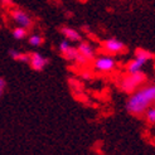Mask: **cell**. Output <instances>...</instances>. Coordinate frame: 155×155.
<instances>
[{
	"label": "cell",
	"instance_id": "cell-2",
	"mask_svg": "<svg viewBox=\"0 0 155 155\" xmlns=\"http://www.w3.org/2000/svg\"><path fill=\"white\" fill-rule=\"evenodd\" d=\"M148 81L145 72L140 71L136 73H127L126 76H124L121 81H120V88L124 91L125 94L131 95L134 91H136L139 87H141L144 83Z\"/></svg>",
	"mask_w": 155,
	"mask_h": 155
},
{
	"label": "cell",
	"instance_id": "cell-13",
	"mask_svg": "<svg viewBox=\"0 0 155 155\" xmlns=\"http://www.w3.org/2000/svg\"><path fill=\"white\" fill-rule=\"evenodd\" d=\"M13 38L14 39H17V41H23V39H25V38L28 37V29L27 28H23V27H15L13 29Z\"/></svg>",
	"mask_w": 155,
	"mask_h": 155
},
{
	"label": "cell",
	"instance_id": "cell-5",
	"mask_svg": "<svg viewBox=\"0 0 155 155\" xmlns=\"http://www.w3.org/2000/svg\"><path fill=\"white\" fill-rule=\"evenodd\" d=\"M10 17L12 19L15 21V24L18 27H23V28H30L33 25V19L32 17L24 10L21 9H13L10 12Z\"/></svg>",
	"mask_w": 155,
	"mask_h": 155
},
{
	"label": "cell",
	"instance_id": "cell-10",
	"mask_svg": "<svg viewBox=\"0 0 155 155\" xmlns=\"http://www.w3.org/2000/svg\"><path fill=\"white\" fill-rule=\"evenodd\" d=\"M9 56L17 62H21V63H28L29 62V53H23L17 49H9Z\"/></svg>",
	"mask_w": 155,
	"mask_h": 155
},
{
	"label": "cell",
	"instance_id": "cell-14",
	"mask_svg": "<svg viewBox=\"0 0 155 155\" xmlns=\"http://www.w3.org/2000/svg\"><path fill=\"white\" fill-rule=\"evenodd\" d=\"M144 117L148 124L155 125V106H150L146 108V111L144 112Z\"/></svg>",
	"mask_w": 155,
	"mask_h": 155
},
{
	"label": "cell",
	"instance_id": "cell-11",
	"mask_svg": "<svg viewBox=\"0 0 155 155\" xmlns=\"http://www.w3.org/2000/svg\"><path fill=\"white\" fill-rule=\"evenodd\" d=\"M135 58L141 59V61H144V62H146V63H148L149 61L154 59V54H153L150 51H148V49L139 48V49L135 51Z\"/></svg>",
	"mask_w": 155,
	"mask_h": 155
},
{
	"label": "cell",
	"instance_id": "cell-16",
	"mask_svg": "<svg viewBox=\"0 0 155 155\" xmlns=\"http://www.w3.org/2000/svg\"><path fill=\"white\" fill-rule=\"evenodd\" d=\"M71 45V42H68L67 39H63L61 43H59V45H58V51H59V53L62 54V53H64L66 51H67V48Z\"/></svg>",
	"mask_w": 155,
	"mask_h": 155
},
{
	"label": "cell",
	"instance_id": "cell-9",
	"mask_svg": "<svg viewBox=\"0 0 155 155\" xmlns=\"http://www.w3.org/2000/svg\"><path fill=\"white\" fill-rule=\"evenodd\" d=\"M146 64V62L141 61V59H137V58H134L127 62L126 64V72L127 73H136V72H140L143 71L144 66Z\"/></svg>",
	"mask_w": 155,
	"mask_h": 155
},
{
	"label": "cell",
	"instance_id": "cell-3",
	"mask_svg": "<svg viewBox=\"0 0 155 155\" xmlns=\"http://www.w3.org/2000/svg\"><path fill=\"white\" fill-rule=\"evenodd\" d=\"M116 66H117V62L114 56L110 54H104V56L94 58V68L100 73H110L116 68Z\"/></svg>",
	"mask_w": 155,
	"mask_h": 155
},
{
	"label": "cell",
	"instance_id": "cell-15",
	"mask_svg": "<svg viewBox=\"0 0 155 155\" xmlns=\"http://www.w3.org/2000/svg\"><path fill=\"white\" fill-rule=\"evenodd\" d=\"M43 37L41 34H32V35H29L28 38V43L32 45V47H41V45L43 44Z\"/></svg>",
	"mask_w": 155,
	"mask_h": 155
},
{
	"label": "cell",
	"instance_id": "cell-17",
	"mask_svg": "<svg viewBox=\"0 0 155 155\" xmlns=\"http://www.w3.org/2000/svg\"><path fill=\"white\" fill-rule=\"evenodd\" d=\"M5 88H6V81H5V78H3V77H0V97L4 95Z\"/></svg>",
	"mask_w": 155,
	"mask_h": 155
},
{
	"label": "cell",
	"instance_id": "cell-6",
	"mask_svg": "<svg viewBox=\"0 0 155 155\" xmlns=\"http://www.w3.org/2000/svg\"><path fill=\"white\" fill-rule=\"evenodd\" d=\"M28 64L30 66V68L35 72H41L43 69L49 64V59L47 57L42 56L41 53L38 52H33V53H29V62Z\"/></svg>",
	"mask_w": 155,
	"mask_h": 155
},
{
	"label": "cell",
	"instance_id": "cell-1",
	"mask_svg": "<svg viewBox=\"0 0 155 155\" xmlns=\"http://www.w3.org/2000/svg\"><path fill=\"white\" fill-rule=\"evenodd\" d=\"M155 102V83L139 87L126 101V111L134 116H143L146 108Z\"/></svg>",
	"mask_w": 155,
	"mask_h": 155
},
{
	"label": "cell",
	"instance_id": "cell-7",
	"mask_svg": "<svg viewBox=\"0 0 155 155\" xmlns=\"http://www.w3.org/2000/svg\"><path fill=\"white\" fill-rule=\"evenodd\" d=\"M61 34L63 35L68 42H72V43H78L82 41V34L71 27H62L61 28Z\"/></svg>",
	"mask_w": 155,
	"mask_h": 155
},
{
	"label": "cell",
	"instance_id": "cell-12",
	"mask_svg": "<svg viewBox=\"0 0 155 155\" xmlns=\"http://www.w3.org/2000/svg\"><path fill=\"white\" fill-rule=\"evenodd\" d=\"M62 56L69 62H76L77 57L80 56V52H78V49H77V47H72V45H69V47L67 48V51L64 53H62Z\"/></svg>",
	"mask_w": 155,
	"mask_h": 155
},
{
	"label": "cell",
	"instance_id": "cell-18",
	"mask_svg": "<svg viewBox=\"0 0 155 155\" xmlns=\"http://www.w3.org/2000/svg\"><path fill=\"white\" fill-rule=\"evenodd\" d=\"M154 106H155V102H154Z\"/></svg>",
	"mask_w": 155,
	"mask_h": 155
},
{
	"label": "cell",
	"instance_id": "cell-4",
	"mask_svg": "<svg viewBox=\"0 0 155 155\" xmlns=\"http://www.w3.org/2000/svg\"><path fill=\"white\" fill-rule=\"evenodd\" d=\"M101 48L105 53L110 56H119L126 52V45L122 41L117 38H107L101 43Z\"/></svg>",
	"mask_w": 155,
	"mask_h": 155
},
{
	"label": "cell",
	"instance_id": "cell-8",
	"mask_svg": "<svg viewBox=\"0 0 155 155\" xmlns=\"http://www.w3.org/2000/svg\"><path fill=\"white\" fill-rule=\"evenodd\" d=\"M77 49H78V52L87 61L88 59H94L96 57V51H95V48L92 47L88 42H84V41L78 42V47H77Z\"/></svg>",
	"mask_w": 155,
	"mask_h": 155
}]
</instances>
